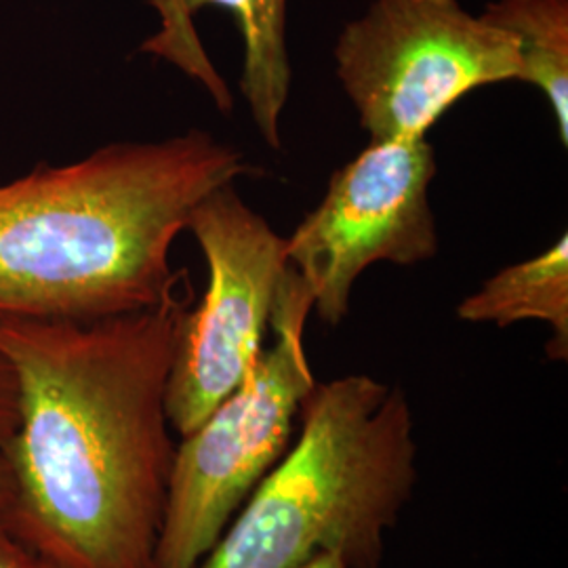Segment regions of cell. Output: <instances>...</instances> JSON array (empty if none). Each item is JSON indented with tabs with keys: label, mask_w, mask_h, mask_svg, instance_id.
<instances>
[{
	"label": "cell",
	"mask_w": 568,
	"mask_h": 568,
	"mask_svg": "<svg viewBox=\"0 0 568 568\" xmlns=\"http://www.w3.org/2000/svg\"><path fill=\"white\" fill-rule=\"evenodd\" d=\"M253 173L203 129L114 142L0 183V318L100 321L187 283L171 251L192 209Z\"/></svg>",
	"instance_id": "obj_2"
},
{
	"label": "cell",
	"mask_w": 568,
	"mask_h": 568,
	"mask_svg": "<svg viewBox=\"0 0 568 568\" xmlns=\"http://www.w3.org/2000/svg\"><path fill=\"white\" fill-rule=\"evenodd\" d=\"M466 323H495L499 328L520 321L551 326L548 356L568 358V236L562 234L546 253L508 265L490 276L457 307Z\"/></svg>",
	"instance_id": "obj_8"
},
{
	"label": "cell",
	"mask_w": 568,
	"mask_h": 568,
	"mask_svg": "<svg viewBox=\"0 0 568 568\" xmlns=\"http://www.w3.org/2000/svg\"><path fill=\"white\" fill-rule=\"evenodd\" d=\"M335 74L371 142H400L427 138L471 91L520 81V55L457 0H375L342 30Z\"/></svg>",
	"instance_id": "obj_5"
},
{
	"label": "cell",
	"mask_w": 568,
	"mask_h": 568,
	"mask_svg": "<svg viewBox=\"0 0 568 568\" xmlns=\"http://www.w3.org/2000/svg\"><path fill=\"white\" fill-rule=\"evenodd\" d=\"M0 568H58L0 525Z\"/></svg>",
	"instance_id": "obj_13"
},
{
	"label": "cell",
	"mask_w": 568,
	"mask_h": 568,
	"mask_svg": "<svg viewBox=\"0 0 568 568\" xmlns=\"http://www.w3.org/2000/svg\"><path fill=\"white\" fill-rule=\"evenodd\" d=\"M20 422V394L13 368L0 356V511L7 497L9 483V447Z\"/></svg>",
	"instance_id": "obj_12"
},
{
	"label": "cell",
	"mask_w": 568,
	"mask_h": 568,
	"mask_svg": "<svg viewBox=\"0 0 568 568\" xmlns=\"http://www.w3.org/2000/svg\"><path fill=\"white\" fill-rule=\"evenodd\" d=\"M300 568H347L344 560L335 554H316L312 560H307Z\"/></svg>",
	"instance_id": "obj_14"
},
{
	"label": "cell",
	"mask_w": 568,
	"mask_h": 568,
	"mask_svg": "<svg viewBox=\"0 0 568 568\" xmlns=\"http://www.w3.org/2000/svg\"><path fill=\"white\" fill-rule=\"evenodd\" d=\"M300 415L297 443L194 568H300L316 554L379 568L417 480L405 392L347 375L316 384Z\"/></svg>",
	"instance_id": "obj_3"
},
{
	"label": "cell",
	"mask_w": 568,
	"mask_h": 568,
	"mask_svg": "<svg viewBox=\"0 0 568 568\" xmlns=\"http://www.w3.org/2000/svg\"><path fill=\"white\" fill-rule=\"evenodd\" d=\"M434 175L427 138L371 142L331 175L323 201L286 239V262L312 291L323 323L344 321L366 267L424 264L438 253Z\"/></svg>",
	"instance_id": "obj_7"
},
{
	"label": "cell",
	"mask_w": 568,
	"mask_h": 568,
	"mask_svg": "<svg viewBox=\"0 0 568 568\" xmlns=\"http://www.w3.org/2000/svg\"><path fill=\"white\" fill-rule=\"evenodd\" d=\"M192 286L100 321L0 318L20 422L0 525L58 568H156L175 459L166 382Z\"/></svg>",
	"instance_id": "obj_1"
},
{
	"label": "cell",
	"mask_w": 568,
	"mask_h": 568,
	"mask_svg": "<svg viewBox=\"0 0 568 568\" xmlns=\"http://www.w3.org/2000/svg\"><path fill=\"white\" fill-rule=\"evenodd\" d=\"M483 18L509 32L520 55V81L537 87L568 145V0H495Z\"/></svg>",
	"instance_id": "obj_10"
},
{
	"label": "cell",
	"mask_w": 568,
	"mask_h": 568,
	"mask_svg": "<svg viewBox=\"0 0 568 568\" xmlns=\"http://www.w3.org/2000/svg\"><path fill=\"white\" fill-rule=\"evenodd\" d=\"M180 4L187 18L204 7H222L234 16L243 39L241 93L257 133L272 150H281V116L293 81L286 0H180Z\"/></svg>",
	"instance_id": "obj_9"
},
{
	"label": "cell",
	"mask_w": 568,
	"mask_h": 568,
	"mask_svg": "<svg viewBox=\"0 0 568 568\" xmlns=\"http://www.w3.org/2000/svg\"><path fill=\"white\" fill-rule=\"evenodd\" d=\"M314 297L295 267L278 284L270 328L241 386L175 448L156 568H194L232 516L286 453L305 398L316 387L304 333Z\"/></svg>",
	"instance_id": "obj_4"
},
{
	"label": "cell",
	"mask_w": 568,
	"mask_h": 568,
	"mask_svg": "<svg viewBox=\"0 0 568 568\" xmlns=\"http://www.w3.org/2000/svg\"><path fill=\"white\" fill-rule=\"evenodd\" d=\"M161 16V30L143 42L142 51L175 63L190 79L203 87L213 84L217 70L209 60L192 18L183 13L180 0H150Z\"/></svg>",
	"instance_id": "obj_11"
},
{
	"label": "cell",
	"mask_w": 568,
	"mask_h": 568,
	"mask_svg": "<svg viewBox=\"0 0 568 568\" xmlns=\"http://www.w3.org/2000/svg\"><path fill=\"white\" fill-rule=\"evenodd\" d=\"M203 251L209 284L183 314L166 382V415L190 436L225 400L264 347L278 284L288 267L286 239L244 203L234 183L213 190L185 222Z\"/></svg>",
	"instance_id": "obj_6"
}]
</instances>
